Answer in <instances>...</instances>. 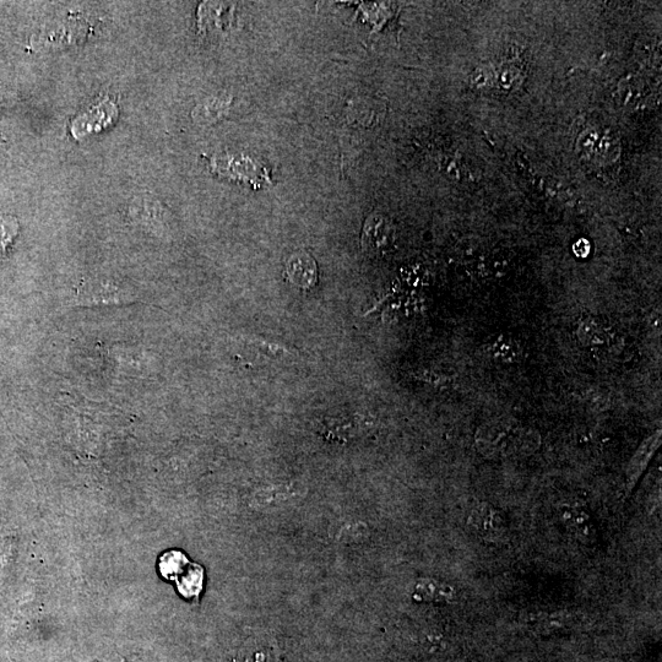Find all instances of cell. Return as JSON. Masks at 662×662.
<instances>
[{"label": "cell", "instance_id": "1", "mask_svg": "<svg viewBox=\"0 0 662 662\" xmlns=\"http://www.w3.org/2000/svg\"><path fill=\"white\" fill-rule=\"evenodd\" d=\"M539 443V434L513 421L488 422L476 434L477 450L492 459L533 453Z\"/></svg>", "mask_w": 662, "mask_h": 662}, {"label": "cell", "instance_id": "2", "mask_svg": "<svg viewBox=\"0 0 662 662\" xmlns=\"http://www.w3.org/2000/svg\"><path fill=\"white\" fill-rule=\"evenodd\" d=\"M469 525L481 539L491 542H501L508 534L507 519L501 510L480 504L471 510Z\"/></svg>", "mask_w": 662, "mask_h": 662}, {"label": "cell", "instance_id": "3", "mask_svg": "<svg viewBox=\"0 0 662 662\" xmlns=\"http://www.w3.org/2000/svg\"><path fill=\"white\" fill-rule=\"evenodd\" d=\"M396 240L395 227L383 216H372L363 230L362 247L371 253L389 252Z\"/></svg>", "mask_w": 662, "mask_h": 662}, {"label": "cell", "instance_id": "4", "mask_svg": "<svg viewBox=\"0 0 662 662\" xmlns=\"http://www.w3.org/2000/svg\"><path fill=\"white\" fill-rule=\"evenodd\" d=\"M117 117L118 110L115 103L111 101L102 102L99 106L86 112L85 115L75 119L72 128L73 135L79 139L86 137V135L92 132H99V130L115 122Z\"/></svg>", "mask_w": 662, "mask_h": 662}, {"label": "cell", "instance_id": "5", "mask_svg": "<svg viewBox=\"0 0 662 662\" xmlns=\"http://www.w3.org/2000/svg\"><path fill=\"white\" fill-rule=\"evenodd\" d=\"M561 522L584 544H591L596 539V530L590 514L585 509L564 506L560 509Z\"/></svg>", "mask_w": 662, "mask_h": 662}, {"label": "cell", "instance_id": "6", "mask_svg": "<svg viewBox=\"0 0 662 662\" xmlns=\"http://www.w3.org/2000/svg\"><path fill=\"white\" fill-rule=\"evenodd\" d=\"M661 443V432L655 433L654 436L645 441L639 447L637 453L628 465L627 470V495H631L634 488H636L640 477L644 474L645 469L653 459L656 450H658Z\"/></svg>", "mask_w": 662, "mask_h": 662}, {"label": "cell", "instance_id": "7", "mask_svg": "<svg viewBox=\"0 0 662 662\" xmlns=\"http://www.w3.org/2000/svg\"><path fill=\"white\" fill-rule=\"evenodd\" d=\"M526 624L534 632L547 636L564 631L572 626L574 616L568 611L530 613L525 617Z\"/></svg>", "mask_w": 662, "mask_h": 662}, {"label": "cell", "instance_id": "8", "mask_svg": "<svg viewBox=\"0 0 662 662\" xmlns=\"http://www.w3.org/2000/svg\"><path fill=\"white\" fill-rule=\"evenodd\" d=\"M286 273L293 285L301 289H312L317 282V265L306 253H298L290 258Z\"/></svg>", "mask_w": 662, "mask_h": 662}, {"label": "cell", "instance_id": "9", "mask_svg": "<svg viewBox=\"0 0 662 662\" xmlns=\"http://www.w3.org/2000/svg\"><path fill=\"white\" fill-rule=\"evenodd\" d=\"M232 662H280V656L273 642L260 639L246 645Z\"/></svg>", "mask_w": 662, "mask_h": 662}, {"label": "cell", "instance_id": "10", "mask_svg": "<svg viewBox=\"0 0 662 662\" xmlns=\"http://www.w3.org/2000/svg\"><path fill=\"white\" fill-rule=\"evenodd\" d=\"M417 594L421 599L432 601H450L454 599L452 586L433 582V580H421L416 586Z\"/></svg>", "mask_w": 662, "mask_h": 662}, {"label": "cell", "instance_id": "11", "mask_svg": "<svg viewBox=\"0 0 662 662\" xmlns=\"http://www.w3.org/2000/svg\"><path fill=\"white\" fill-rule=\"evenodd\" d=\"M18 233V220L12 216H0V257L12 246Z\"/></svg>", "mask_w": 662, "mask_h": 662}, {"label": "cell", "instance_id": "12", "mask_svg": "<svg viewBox=\"0 0 662 662\" xmlns=\"http://www.w3.org/2000/svg\"><path fill=\"white\" fill-rule=\"evenodd\" d=\"M490 355L501 358V361L513 362L520 356V350L513 340L502 339L488 346Z\"/></svg>", "mask_w": 662, "mask_h": 662}, {"label": "cell", "instance_id": "13", "mask_svg": "<svg viewBox=\"0 0 662 662\" xmlns=\"http://www.w3.org/2000/svg\"><path fill=\"white\" fill-rule=\"evenodd\" d=\"M580 339L586 345H598L604 343V330L594 320L585 322L579 330Z\"/></svg>", "mask_w": 662, "mask_h": 662}, {"label": "cell", "instance_id": "14", "mask_svg": "<svg viewBox=\"0 0 662 662\" xmlns=\"http://www.w3.org/2000/svg\"><path fill=\"white\" fill-rule=\"evenodd\" d=\"M227 110V102L220 100H211L210 102H205L204 105L199 106L195 110V116H199L200 119L204 121H211V112H214L215 119L222 117V113Z\"/></svg>", "mask_w": 662, "mask_h": 662}, {"label": "cell", "instance_id": "15", "mask_svg": "<svg viewBox=\"0 0 662 662\" xmlns=\"http://www.w3.org/2000/svg\"><path fill=\"white\" fill-rule=\"evenodd\" d=\"M94 662H126V660H124L123 658H117V659L94 661Z\"/></svg>", "mask_w": 662, "mask_h": 662}, {"label": "cell", "instance_id": "16", "mask_svg": "<svg viewBox=\"0 0 662 662\" xmlns=\"http://www.w3.org/2000/svg\"><path fill=\"white\" fill-rule=\"evenodd\" d=\"M607 662V661H606Z\"/></svg>", "mask_w": 662, "mask_h": 662}]
</instances>
